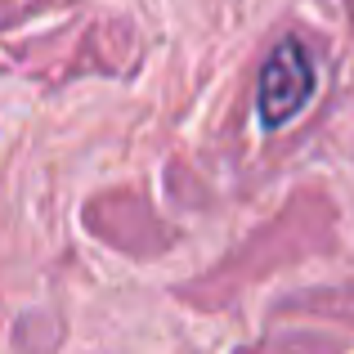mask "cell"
<instances>
[{
    "label": "cell",
    "instance_id": "1",
    "mask_svg": "<svg viewBox=\"0 0 354 354\" xmlns=\"http://www.w3.org/2000/svg\"><path fill=\"white\" fill-rule=\"evenodd\" d=\"M314 95V63L310 54L301 50L296 41H283L274 54H269L265 72H260V95H256V108H260V121L265 126H283L310 104Z\"/></svg>",
    "mask_w": 354,
    "mask_h": 354
}]
</instances>
